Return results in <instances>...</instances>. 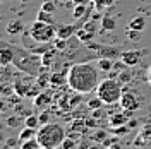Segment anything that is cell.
Instances as JSON below:
<instances>
[{"mask_svg":"<svg viewBox=\"0 0 151 149\" xmlns=\"http://www.w3.org/2000/svg\"><path fill=\"white\" fill-rule=\"evenodd\" d=\"M100 67L96 64H91L89 60L88 62H76L70 65L69 70V87L74 89L76 93L81 94H89L96 91L100 81Z\"/></svg>","mask_w":151,"mask_h":149,"instance_id":"6da1fadb","label":"cell"},{"mask_svg":"<svg viewBox=\"0 0 151 149\" xmlns=\"http://www.w3.org/2000/svg\"><path fill=\"white\" fill-rule=\"evenodd\" d=\"M10 45H12V50H14V62H12V65L17 69V72H24V74L35 75V77H38L41 74V70L45 69L41 55H36V53L29 52L28 48L14 45V43H10Z\"/></svg>","mask_w":151,"mask_h":149,"instance_id":"7a4b0ae2","label":"cell"},{"mask_svg":"<svg viewBox=\"0 0 151 149\" xmlns=\"http://www.w3.org/2000/svg\"><path fill=\"white\" fill-rule=\"evenodd\" d=\"M67 137L65 129L55 123V122H48L45 125H40V129L36 132V139L40 142L41 149H57L62 148V142Z\"/></svg>","mask_w":151,"mask_h":149,"instance_id":"3957f363","label":"cell"},{"mask_svg":"<svg viewBox=\"0 0 151 149\" xmlns=\"http://www.w3.org/2000/svg\"><path fill=\"white\" fill-rule=\"evenodd\" d=\"M122 93H124L122 82L117 77L103 79L101 82L98 84V87H96V96H100L105 105H115V103H119L120 98H122Z\"/></svg>","mask_w":151,"mask_h":149,"instance_id":"277c9868","label":"cell"},{"mask_svg":"<svg viewBox=\"0 0 151 149\" xmlns=\"http://www.w3.org/2000/svg\"><path fill=\"white\" fill-rule=\"evenodd\" d=\"M12 89L21 98H33V100L43 91V87L38 84L36 77L35 75H29V74H24V72H19V75L14 79Z\"/></svg>","mask_w":151,"mask_h":149,"instance_id":"5b68a950","label":"cell"},{"mask_svg":"<svg viewBox=\"0 0 151 149\" xmlns=\"http://www.w3.org/2000/svg\"><path fill=\"white\" fill-rule=\"evenodd\" d=\"M29 33H31V36L35 39L41 41V43H52V41H55V38H57L55 24H48V22L38 21V19L31 24Z\"/></svg>","mask_w":151,"mask_h":149,"instance_id":"8992f818","label":"cell"},{"mask_svg":"<svg viewBox=\"0 0 151 149\" xmlns=\"http://www.w3.org/2000/svg\"><path fill=\"white\" fill-rule=\"evenodd\" d=\"M21 45L24 48H28L29 52L36 53V55H43V53H47L50 48L55 47L53 41H52V43H41V41L35 39V38L31 36L29 31H22V34H21Z\"/></svg>","mask_w":151,"mask_h":149,"instance_id":"52a82bcc","label":"cell"},{"mask_svg":"<svg viewBox=\"0 0 151 149\" xmlns=\"http://www.w3.org/2000/svg\"><path fill=\"white\" fill-rule=\"evenodd\" d=\"M86 47L91 48L93 52H96L98 58L100 57H108V58H117L119 55L124 53L122 47H105V45H100V43H86Z\"/></svg>","mask_w":151,"mask_h":149,"instance_id":"ba28073f","label":"cell"},{"mask_svg":"<svg viewBox=\"0 0 151 149\" xmlns=\"http://www.w3.org/2000/svg\"><path fill=\"white\" fill-rule=\"evenodd\" d=\"M120 108L125 110V112H137L139 110V106H141V103L137 100V96L132 93V91H125L124 89L122 93V98H120Z\"/></svg>","mask_w":151,"mask_h":149,"instance_id":"9c48e42d","label":"cell"},{"mask_svg":"<svg viewBox=\"0 0 151 149\" xmlns=\"http://www.w3.org/2000/svg\"><path fill=\"white\" fill-rule=\"evenodd\" d=\"M72 93H74V89H72ZM65 93L60 96V100H58V106L60 108H64V110H74L79 106V103L83 101V94L81 93Z\"/></svg>","mask_w":151,"mask_h":149,"instance_id":"30bf717a","label":"cell"},{"mask_svg":"<svg viewBox=\"0 0 151 149\" xmlns=\"http://www.w3.org/2000/svg\"><path fill=\"white\" fill-rule=\"evenodd\" d=\"M84 22H86V21L79 19V22H77V24H62V26H58V28H57V36L64 38V39H69L70 36H74L76 33H77V29L83 28V24H84Z\"/></svg>","mask_w":151,"mask_h":149,"instance_id":"8fae6325","label":"cell"},{"mask_svg":"<svg viewBox=\"0 0 151 149\" xmlns=\"http://www.w3.org/2000/svg\"><path fill=\"white\" fill-rule=\"evenodd\" d=\"M14 62V50H12V45L7 43V41H2L0 43V65H12Z\"/></svg>","mask_w":151,"mask_h":149,"instance_id":"7c38bea8","label":"cell"},{"mask_svg":"<svg viewBox=\"0 0 151 149\" xmlns=\"http://www.w3.org/2000/svg\"><path fill=\"white\" fill-rule=\"evenodd\" d=\"M142 55H144V53L139 52V50H127V52H124L122 55H120V60H124L129 67H134L141 62Z\"/></svg>","mask_w":151,"mask_h":149,"instance_id":"4fadbf2b","label":"cell"},{"mask_svg":"<svg viewBox=\"0 0 151 149\" xmlns=\"http://www.w3.org/2000/svg\"><path fill=\"white\" fill-rule=\"evenodd\" d=\"M134 146H151V123H146L134 139Z\"/></svg>","mask_w":151,"mask_h":149,"instance_id":"5bb4252c","label":"cell"},{"mask_svg":"<svg viewBox=\"0 0 151 149\" xmlns=\"http://www.w3.org/2000/svg\"><path fill=\"white\" fill-rule=\"evenodd\" d=\"M52 101H53V100H52V93L47 91V89H43V91L35 98V106L40 108V110H47L48 106L52 105Z\"/></svg>","mask_w":151,"mask_h":149,"instance_id":"9a60e30c","label":"cell"},{"mask_svg":"<svg viewBox=\"0 0 151 149\" xmlns=\"http://www.w3.org/2000/svg\"><path fill=\"white\" fill-rule=\"evenodd\" d=\"M132 112H125L124 110L122 113H112V115H108V123H110V127H119V125H125L127 122H129V115Z\"/></svg>","mask_w":151,"mask_h":149,"instance_id":"2e32d148","label":"cell"},{"mask_svg":"<svg viewBox=\"0 0 151 149\" xmlns=\"http://www.w3.org/2000/svg\"><path fill=\"white\" fill-rule=\"evenodd\" d=\"M7 34H22V31H24V24H22V21H19V19H14V21H10L9 24H7Z\"/></svg>","mask_w":151,"mask_h":149,"instance_id":"e0dca14e","label":"cell"},{"mask_svg":"<svg viewBox=\"0 0 151 149\" xmlns=\"http://www.w3.org/2000/svg\"><path fill=\"white\" fill-rule=\"evenodd\" d=\"M96 65L100 67V70L101 72H110L113 69V58H108V57H100L98 60H96Z\"/></svg>","mask_w":151,"mask_h":149,"instance_id":"ac0fdd59","label":"cell"},{"mask_svg":"<svg viewBox=\"0 0 151 149\" xmlns=\"http://www.w3.org/2000/svg\"><path fill=\"white\" fill-rule=\"evenodd\" d=\"M96 33H91V31H86L84 28H79L77 29V33H76V36L81 39V43H91L93 41V38Z\"/></svg>","mask_w":151,"mask_h":149,"instance_id":"d6986e66","label":"cell"},{"mask_svg":"<svg viewBox=\"0 0 151 149\" xmlns=\"http://www.w3.org/2000/svg\"><path fill=\"white\" fill-rule=\"evenodd\" d=\"M36 132H38V129H33V127H24L22 130L19 132V140L22 142V140H28V139H33V137H36Z\"/></svg>","mask_w":151,"mask_h":149,"instance_id":"ffe728a7","label":"cell"},{"mask_svg":"<svg viewBox=\"0 0 151 149\" xmlns=\"http://www.w3.org/2000/svg\"><path fill=\"white\" fill-rule=\"evenodd\" d=\"M146 28V19L142 17V16H137V17H134L129 22V28L127 29H137V31H142V29Z\"/></svg>","mask_w":151,"mask_h":149,"instance_id":"44dd1931","label":"cell"},{"mask_svg":"<svg viewBox=\"0 0 151 149\" xmlns=\"http://www.w3.org/2000/svg\"><path fill=\"white\" fill-rule=\"evenodd\" d=\"M38 21H43V22H48V24H55V16L52 12H47V10L40 9V12H38Z\"/></svg>","mask_w":151,"mask_h":149,"instance_id":"7402d4cb","label":"cell"},{"mask_svg":"<svg viewBox=\"0 0 151 149\" xmlns=\"http://www.w3.org/2000/svg\"><path fill=\"white\" fill-rule=\"evenodd\" d=\"M24 125H28V127H33V129H40V117L36 115H26V118H24Z\"/></svg>","mask_w":151,"mask_h":149,"instance_id":"603a6c76","label":"cell"},{"mask_svg":"<svg viewBox=\"0 0 151 149\" xmlns=\"http://www.w3.org/2000/svg\"><path fill=\"white\" fill-rule=\"evenodd\" d=\"M101 28H103V31H113L115 29V19L110 17V16H105L101 19Z\"/></svg>","mask_w":151,"mask_h":149,"instance_id":"cb8c5ba5","label":"cell"},{"mask_svg":"<svg viewBox=\"0 0 151 149\" xmlns=\"http://www.w3.org/2000/svg\"><path fill=\"white\" fill-rule=\"evenodd\" d=\"M40 142H38L36 137H33V139H28V140H22L21 142V149H40Z\"/></svg>","mask_w":151,"mask_h":149,"instance_id":"d4e9b609","label":"cell"},{"mask_svg":"<svg viewBox=\"0 0 151 149\" xmlns=\"http://www.w3.org/2000/svg\"><path fill=\"white\" fill-rule=\"evenodd\" d=\"M103 100L100 98V96H96V98H91L89 101H88V108L93 112V110H98V108H103Z\"/></svg>","mask_w":151,"mask_h":149,"instance_id":"484cf974","label":"cell"},{"mask_svg":"<svg viewBox=\"0 0 151 149\" xmlns=\"http://www.w3.org/2000/svg\"><path fill=\"white\" fill-rule=\"evenodd\" d=\"M106 137H108V132L103 130V129H100V130H94V134L91 135V140H94V142H100V144H101Z\"/></svg>","mask_w":151,"mask_h":149,"instance_id":"4316f807","label":"cell"},{"mask_svg":"<svg viewBox=\"0 0 151 149\" xmlns=\"http://www.w3.org/2000/svg\"><path fill=\"white\" fill-rule=\"evenodd\" d=\"M94 4V9H98V10H101L105 9V7H110V5H113L117 0H91Z\"/></svg>","mask_w":151,"mask_h":149,"instance_id":"83f0119b","label":"cell"},{"mask_svg":"<svg viewBox=\"0 0 151 149\" xmlns=\"http://www.w3.org/2000/svg\"><path fill=\"white\" fill-rule=\"evenodd\" d=\"M117 137H119V135H115V137H110V135H108V137H106V139H105L103 142H101V146H103V148H113V149H119L120 146L117 144Z\"/></svg>","mask_w":151,"mask_h":149,"instance_id":"f1b7e54d","label":"cell"},{"mask_svg":"<svg viewBox=\"0 0 151 149\" xmlns=\"http://www.w3.org/2000/svg\"><path fill=\"white\" fill-rule=\"evenodd\" d=\"M129 130H131V129H129L127 123H125V125H119V127H112V129H110V132H112L113 135H124V134H127Z\"/></svg>","mask_w":151,"mask_h":149,"instance_id":"f546056e","label":"cell"},{"mask_svg":"<svg viewBox=\"0 0 151 149\" xmlns=\"http://www.w3.org/2000/svg\"><path fill=\"white\" fill-rule=\"evenodd\" d=\"M41 9L47 10V12H52V14H55V10H57V4L53 2V0H45V2L41 4Z\"/></svg>","mask_w":151,"mask_h":149,"instance_id":"4dcf8cb0","label":"cell"},{"mask_svg":"<svg viewBox=\"0 0 151 149\" xmlns=\"http://www.w3.org/2000/svg\"><path fill=\"white\" fill-rule=\"evenodd\" d=\"M76 146H77L76 139L74 137H69V135H67L65 139H64V142H62V149H74Z\"/></svg>","mask_w":151,"mask_h":149,"instance_id":"1f68e13d","label":"cell"},{"mask_svg":"<svg viewBox=\"0 0 151 149\" xmlns=\"http://www.w3.org/2000/svg\"><path fill=\"white\" fill-rule=\"evenodd\" d=\"M141 33L142 31H137V29H127V38L131 41H139L141 39Z\"/></svg>","mask_w":151,"mask_h":149,"instance_id":"d6a6232c","label":"cell"},{"mask_svg":"<svg viewBox=\"0 0 151 149\" xmlns=\"http://www.w3.org/2000/svg\"><path fill=\"white\" fill-rule=\"evenodd\" d=\"M83 28L86 29V31H91V33H96V24H94L93 19H88L84 24H83Z\"/></svg>","mask_w":151,"mask_h":149,"instance_id":"836d02e7","label":"cell"},{"mask_svg":"<svg viewBox=\"0 0 151 149\" xmlns=\"http://www.w3.org/2000/svg\"><path fill=\"white\" fill-rule=\"evenodd\" d=\"M98 118H94V117H91V118H86V127L88 129H96L98 127Z\"/></svg>","mask_w":151,"mask_h":149,"instance_id":"e575fe53","label":"cell"},{"mask_svg":"<svg viewBox=\"0 0 151 149\" xmlns=\"http://www.w3.org/2000/svg\"><path fill=\"white\" fill-rule=\"evenodd\" d=\"M38 117H40V123H41V125H45V123H48V122H50V113L45 112V110H43V113H41V115H38Z\"/></svg>","mask_w":151,"mask_h":149,"instance_id":"d590c367","label":"cell"},{"mask_svg":"<svg viewBox=\"0 0 151 149\" xmlns=\"http://www.w3.org/2000/svg\"><path fill=\"white\" fill-rule=\"evenodd\" d=\"M125 70H127V69H125ZM117 79H119V81H120V82H129V79H131V74H129V72H120V74H119V77H117Z\"/></svg>","mask_w":151,"mask_h":149,"instance_id":"8d00e7d4","label":"cell"},{"mask_svg":"<svg viewBox=\"0 0 151 149\" xmlns=\"http://www.w3.org/2000/svg\"><path fill=\"white\" fill-rule=\"evenodd\" d=\"M7 125H9V127H17L19 125V118L17 117H10L9 120H7Z\"/></svg>","mask_w":151,"mask_h":149,"instance_id":"74e56055","label":"cell"},{"mask_svg":"<svg viewBox=\"0 0 151 149\" xmlns=\"http://www.w3.org/2000/svg\"><path fill=\"white\" fill-rule=\"evenodd\" d=\"M74 2V5H79V4H84V5H88V4H91V0H72Z\"/></svg>","mask_w":151,"mask_h":149,"instance_id":"f35d334b","label":"cell"},{"mask_svg":"<svg viewBox=\"0 0 151 149\" xmlns=\"http://www.w3.org/2000/svg\"><path fill=\"white\" fill-rule=\"evenodd\" d=\"M146 81H148V84L151 86V65L148 67V74H146Z\"/></svg>","mask_w":151,"mask_h":149,"instance_id":"ab89813d","label":"cell"},{"mask_svg":"<svg viewBox=\"0 0 151 149\" xmlns=\"http://www.w3.org/2000/svg\"><path fill=\"white\" fill-rule=\"evenodd\" d=\"M127 125H129V129H134V127H137V122L136 120H129L127 122Z\"/></svg>","mask_w":151,"mask_h":149,"instance_id":"60d3db41","label":"cell"}]
</instances>
